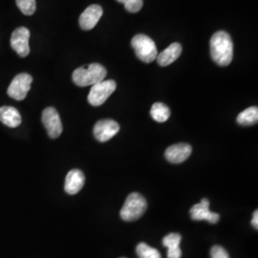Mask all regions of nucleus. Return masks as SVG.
I'll return each instance as SVG.
<instances>
[{"label": "nucleus", "mask_w": 258, "mask_h": 258, "mask_svg": "<svg viewBox=\"0 0 258 258\" xmlns=\"http://www.w3.org/2000/svg\"><path fill=\"white\" fill-rule=\"evenodd\" d=\"M211 55L215 63L228 66L233 57V43L231 37L225 31L216 32L211 38Z\"/></svg>", "instance_id": "1"}, {"label": "nucleus", "mask_w": 258, "mask_h": 258, "mask_svg": "<svg viewBox=\"0 0 258 258\" xmlns=\"http://www.w3.org/2000/svg\"><path fill=\"white\" fill-rule=\"evenodd\" d=\"M107 71L100 63H91L76 69L72 75V79L76 85L85 87L94 85L104 81Z\"/></svg>", "instance_id": "2"}, {"label": "nucleus", "mask_w": 258, "mask_h": 258, "mask_svg": "<svg viewBox=\"0 0 258 258\" xmlns=\"http://www.w3.org/2000/svg\"><path fill=\"white\" fill-rule=\"evenodd\" d=\"M148 209L146 198L138 192H132L128 195L125 203L120 210V217L126 222L135 221L141 218Z\"/></svg>", "instance_id": "3"}, {"label": "nucleus", "mask_w": 258, "mask_h": 258, "mask_svg": "<svg viewBox=\"0 0 258 258\" xmlns=\"http://www.w3.org/2000/svg\"><path fill=\"white\" fill-rule=\"evenodd\" d=\"M131 46L135 50L139 59L146 63H150L157 58L158 51L155 42L146 35H136L131 40Z\"/></svg>", "instance_id": "4"}, {"label": "nucleus", "mask_w": 258, "mask_h": 258, "mask_svg": "<svg viewBox=\"0 0 258 258\" xmlns=\"http://www.w3.org/2000/svg\"><path fill=\"white\" fill-rule=\"evenodd\" d=\"M117 88L115 81H102L101 83L92 85L88 95V102L93 106H100L106 102Z\"/></svg>", "instance_id": "5"}, {"label": "nucleus", "mask_w": 258, "mask_h": 258, "mask_svg": "<svg viewBox=\"0 0 258 258\" xmlns=\"http://www.w3.org/2000/svg\"><path fill=\"white\" fill-rule=\"evenodd\" d=\"M32 83L33 78L31 75L26 73L19 74L12 81L7 93L12 99L22 101L26 98L29 90L31 89Z\"/></svg>", "instance_id": "6"}, {"label": "nucleus", "mask_w": 258, "mask_h": 258, "mask_svg": "<svg viewBox=\"0 0 258 258\" xmlns=\"http://www.w3.org/2000/svg\"><path fill=\"white\" fill-rule=\"evenodd\" d=\"M42 122L48 135L52 139L58 138L62 132V123L57 111L54 107H47L42 112Z\"/></svg>", "instance_id": "7"}, {"label": "nucleus", "mask_w": 258, "mask_h": 258, "mask_svg": "<svg viewBox=\"0 0 258 258\" xmlns=\"http://www.w3.org/2000/svg\"><path fill=\"white\" fill-rule=\"evenodd\" d=\"M30 31L27 28L19 27L16 29L11 37V46L18 55L25 57L30 53L29 46Z\"/></svg>", "instance_id": "8"}, {"label": "nucleus", "mask_w": 258, "mask_h": 258, "mask_svg": "<svg viewBox=\"0 0 258 258\" xmlns=\"http://www.w3.org/2000/svg\"><path fill=\"white\" fill-rule=\"evenodd\" d=\"M191 219L195 221H208L211 224H216L220 219V215L218 213L212 212L210 211V201L206 198L201 200L199 204L194 205L190 209Z\"/></svg>", "instance_id": "9"}, {"label": "nucleus", "mask_w": 258, "mask_h": 258, "mask_svg": "<svg viewBox=\"0 0 258 258\" xmlns=\"http://www.w3.org/2000/svg\"><path fill=\"white\" fill-rule=\"evenodd\" d=\"M120 125L117 121L110 119L99 120L94 126V136L98 141L104 143L118 134Z\"/></svg>", "instance_id": "10"}, {"label": "nucleus", "mask_w": 258, "mask_h": 258, "mask_svg": "<svg viewBox=\"0 0 258 258\" xmlns=\"http://www.w3.org/2000/svg\"><path fill=\"white\" fill-rule=\"evenodd\" d=\"M103 11L100 5H91L84 10L83 14L81 15L79 23L81 28L84 31L92 30L93 28L97 25L100 19L102 18Z\"/></svg>", "instance_id": "11"}, {"label": "nucleus", "mask_w": 258, "mask_h": 258, "mask_svg": "<svg viewBox=\"0 0 258 258\" xmlns=\"http://www.w3.org/2000/svg\"><path fill=\"white\" fill-rule=\"evenodd\" d=\"M192 148L188 144H177L167 148L165 156L172 164H181L190 156Z\"/></svg>", "instance_id": "12"}, {"label": "nucleus", "mask_w": 258, "mask_h": 258, "mask_svg": "<svg viewBox=\"0 0 258 258\" xmlns=\"http://www.w3.org/2000/svg\"><path fill=\"white\" fill-rule=\"evenodd\" d=\"M85 177L80 169H72L65 178L64 189L68 194H77L84 185Z\"/></svg>", "instance_id": "13"}, {"label": "nucleus", "mask_w": 258, "mask_h": 258, "mask_svg": "<svg viewBox=\"0 0 258 258\" xmlns=\"http://www.w3.org/2000/svg\"><path fill=\"white\" fill-rule=\"evenodd\" d=\"M182 53V45L180 43H172L165 49L162 53L157 55V61L159 65L165 67L171 64L181 55Z\"/></svg>", "instance_id": "14"}, {"label": "nucleus", "mask_w": 258, "mask_h": 258, "mask_svg": "<svg viewBox=\"0 0 258 258\" xmlns=\"http://www.w3.org/2000/svg\"><path fill=\"white\" fill-rule=\"evenodd\" d=\"M182 236L179 233H169L163 239V245L167 248V258H181L182 250L180 242Z\"/></svg>", "instance_id": "15"}, {"label": "nucleus", "mask_w": 258, "mask_h": 258, "mask_svg": "<svg viewBox=\"0 0 258 258\" xmlns=\"http://www.w3.org/2000/svg\"><path fill=\"white\" fill-rule=\"evenodd\" d=\"M0 121L9 127L15 128L21 123V116L15 107L2 106L0 107Z\"/></svg>", "instance_id": "16"}, {"label": "nucleus", "mask_w": 258, "mask_h": 258, "mask_svg": "<svg viewBox=\"0 0 258 258\" xmlns=\"http://www.w3.org/2000/svg\"><path fill=\"white\" fill-rule=\"evenodd\" d=\"M237 122L240 125H252L258 120V108L256 106H251L239 113L237 116Z\"/></svg>", "instance_id": "17"}, {"label": "nucleus", "mask_w": 258, "mask_h": 258, "mask_svg": "<svg viewBox=\"0 0 258 258\" xmlns=\"http://www.w3.org/2000/svg\"><path fill=\"white\" fill-rule=\"evenodd\" d=\"M150 115L157 122H165L170 117V110L165 103L155 102L151 107Z\"/></svg>", "instance_id": "18"}, {"label": "nucleus", "mask_w": 258, "mask_h": 258, "mask_svg": "<svg viewBox=\"0 0 258 258\" xmlns=\"http://www.w3.org/2000/svg\"><path fill=\"white\" fill-rule=\"evenodd\" d=\"M137 254L140 258H162L158 249L148 246L146 243H140L137 246Z\"/></svg>", "instance_id": "19"}, {"label": "nucleus", "mask_w": 258, "mask_h": 258, "mask_svg": "<svg viewBox=\"0 0 258 258\" xmlns=\"http://www.w3.org/2000/svg\"><path fill=\"white\" fill-rule=\"evenodd\" d=\"M17 5L25 16H32L37 9L36 0H17Z\"/></svg>", "instance_id": "20"}, {"label": "nucleus", "mask_w": 258, "mask_h": 258, "mask_svg": "<svg viewBox=\"0 0 258 258\" xmlns=\"http://www.w3.org/2000/svg\"><path fill=\"white\" fill-rule=\"evenodd\" d=\"M124 5V8L129 13H138L143 7V0H117Z\"/></svg>", "instance_id": "21"}, {"label": "nucleus", "mask_w": 258, "mask_h": 258, "mask_svg": "<svg viewBox=\"0 0 258 258\" xmlns=\"http://www.w3.org/2000/svg\"><path fill=\"white\" fill-rule=\"evenodd\" d=\"M211 258H230V255L223 247L215 245L211 249Z\"/></svg>", "instance_id": "22"}, {"label": "nucleus", "mask_w": 258, "mask_h": 258, "mask_svg": "<svg viewBox=\"0 0 258 258\" xmlns=\"http://www.w3.org/2000/svg\"><path fill=\"white\" fill-rule=\"evenodd\" d=\"M251 224L252 226L258 229V211L256 210L255 212H253V215H252V220H251Z\"/></svg>", "instance_id": "23"}, {"label": "nucleus", "mask_w": 258, "mask_h": 258, "mask_svg": "<svg viewBox=\"0 0 258 258\" xmlns=\"http://www.w3.org/2000/svg\"><path fill=\"white\" fill-rule=\"evenodd\" d=\"M121 258H125V257H121Z\"/></svg>", "instance_id": "24"}]
</instances>
